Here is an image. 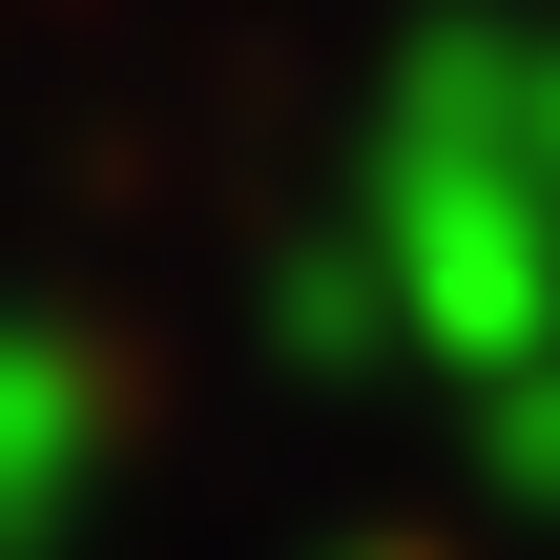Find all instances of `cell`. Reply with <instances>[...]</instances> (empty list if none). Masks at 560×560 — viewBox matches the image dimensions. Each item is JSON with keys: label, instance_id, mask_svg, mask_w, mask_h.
Returning a JSON list of instances; mask_svg holds the SVG:
<instances>
[{"label": "cell", "instance_id": "6da1fadb", "mask_svg": "<svg viewBox=\"0 0 560 560\" xmlns=\"http://www.w3.org/2000/svg\"><path fill=\"white\" fill-rule=\"evenodd\" d=\"M83 457H104V395H83V353H62V332H0V560H42V540H62Z\"/></svg>", "mask_w": 560, "mask_h": 560}, {"label": "cell", "instance_id": "7a4b0ae2", "mask_svg": "<svg viewBox=\"0 0 560 560\" xmlns=\"http://www.w3.org/2000/svg\"><path fill=\"white\" fill-rule=\"evenodd\" d=\"M478 457H499V499H540V520H560V353L478 374Z\"/></svg>", "mask_w": 560, "mask_h": 560}, {"label": "cell", "instance_id": "3957f363", "mask_svg": "<svg viewBox=\"0 0 560 560\" xmlns=\"http://www.w3.org/2000/svg\"><path fill=\"white\" fill-rule=\"evenodd\" d=\"M540 166H560V42H540Z\"/></svg>", "mask_w": 560, "mask_h": 560}]
</instances>
